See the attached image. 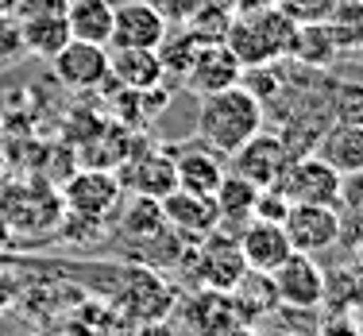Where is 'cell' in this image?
I'll return each mask as SVG.
<instances>
[{"mask_svg":"<svg viewBox=\"0 0 363 336\" xmlns=\"http://www.w3.org/2000/svg\"><path fill=\"white\" fill-rule=\"evenodd\" d=\"M255 132H263V101L244 85H228L220 93L201 97L197 108V140L217 155H232L244 147Z\"/></svg>","mask_w":363,"mask_h":336,"instance_id":"obj_1","label":"cell"},{"mask_svg":"<svg viewBox=\"0 0 363 336\" xmlns=\"http://www.w3.org/2000/svg\"><path fill=\"white\" fill-rule=\"evenodd\" d=\"M294 35H298V23L290 20L279 8H263L252 16H232L228 28H224V43L228 50L240 58V66H271L282 55H290Z\"/></svg>","mask_w":363,"mask_h":336,"instance_id":"obj_2","label":"cell"},{"mask_svg":"<svg viewBox=\"0 0 363 336\" xmlns=\"http://www.w3.org/2000/svg\"><path fill=\"white\" fill-rule=\"evenodd\" d=\"M340 182L344 174L333 162H325L321 155H298V159L286 162V170L274 186L290 205H336L340 201Z\"/></svg>","mask_w":363,"mask_h":336,"instance_id":"obj_3","label":"cell"},{"mask_svg":"<svg viewBox=\"0 0 363 336\" xmlns=\"http://www.w3.org/2000/svg\"><path fill=\"white\" fill-rule=\"evenodd\" d=\"M159 209H162L167 232L186 247L201 244L205 236H213L220 228V209L213 201V194H194V189L174 186L167 197H159Z\"/></svg>","mask_w":363,"mask_h":336,"instance_id":"obj_4","label":"cell"},{"mask_svg":"<svg viewBox=\"0 0 363 336\" xmlns=\"http://www.w3.org/2000/svg\"><path fill=\"white\" fill-rule=\"evenodd\" d=\"M244 82V66L240 58L228 50L224 39H205L197 43L194 58H189L186 74H182V85L197 97H209V93H220L228 85H240Z\"/></svg>","mask_w":363,"mask_h":336,"instance_id":"obj_5","label":"cell"},{"mask_svg":"<svg viewBox=\"0 0 363 336\" xmlns=\"http://www.w3.org/2000/svg\"><path fill=\"white\" fill-rule=\"evenodd\" d=\"M271 290L282 306L294 309H313L325 301V271L317 267L313 255L290 252L286 259L271 271Z\"/></svg>","mask_w":363,"mask_h":336,"instance_id":"obj_6","label":"cell"},{"mask_svg":"<svg viewBox=\"0 0 363 336\" xmlns=\"http://www.w3.org/2000/svg\"><path fill=\"white\" fill-rule=\"evenodd\" d=\"M62 205L89 224H105L120 209V178L108 170H82L66 182Z\"/></svg>","mask_w":363,"mask_h":336,"instance_id":"obj_7","label":"cell"},{"mask_svg":"<svg viewBox=\"0 0 363 336\" xmlns=\"http://www.w3.org/2000/svg\"><path fill=\"white\" fill-rule=\"evenodd\" d=\"M228 159H232V174H240V178H247L252 186L267 189V186H274L282 178V170H286V162L294 159V155H290L282 135L255 132L252 140H247L244 147H236Z\"/></svg>","mask_w":363,"mask_h":336,"instance_id":"obj_8","label":"cell"},{"mask_svg":"<svg viewBox=\"0 0 363 336\" xmlns=\"http://www.w3.org/2000/svg\"><path fill=\"white\" fill-rule=\"evenodd\" d=\"M282 232L294 252H328L340 240V213H336V205H290L282 217Z\"/></svg>","mask_w":363,"mask_h":336,"instance_id":"obj_9","label":"cell"},{"mask_svg":"<svg viewBox=\"0 0 363 336\" xmlns=\"http://www.w3.org/2000/svg\"><path fill=\"white\" fill-rule=\"evenodd\" d=\"M170 23L162 20V12L151 0H124V4H112V35L108 47H143L155 50L167 39Z\"/></svg>","mask_w":363,"mask_h":336,"instance_id":"obj_10","label":"cell"},{"mask_svg":"<svg viewBox=\"0 0 363 336\" xmlns=\"http://www.w3.org/2000/svg\"><path fill=\"white\" fill-rule=\"evenodd\" d=\"M50 62H55V74L66 89L93 93V89H101V85H108V47L70 39Z\"/></svg>","mask_w":363,"mask_h":336,"instance_id":"obj_11","label":"cell"},{"mask_svg":"<svg viewBox=\"0 0 363 336\" xmlns=\"http://www.w3.org/2000/svg\"><path fill=\"white\" fill-rule=\"evenodd\" d=\"M240 259H244L247 274H271L274 267H279L286 255L294 252L286 232H282V224L274 220H247L244 232H240Z\"/></svg>","mask_w":363,"mask_h":336,"instance_id":"obj_12","label":"cell"},{"mask_svg":"<svg viewBox=\"0 0 363 336\" xmlns=\"http://www.w3.org/2000/svg\"><path fill=\"white\" fill-rule=\"evenodd\" d=\"M194 247L201 252L197 279H201L205 290H220V294H228V290H236V282L247 279V267H244V259H240V247L232 244V240H224L220 232L205 236L201 244H194Z\"/></svg>","mask_w":363,"mask_h":336,"instance_id":"obj_13","label":"cell"},{"mask_svg":"<svg viewBox=\"0 0 363 336\" xmlns=\"http://www.w3.org/2000/svg\"><path fill=\"white\" fill-rule=\"evenodd\" d=\"M108 82H116L120 89H155L162 85V62L155 50L143 47H108Z\"/></svg>","mask_w":363,"mask_h":336,"instance_id":"obj_14","label":"cell"},{"mask_svg":"<svg viewBox=\"0 0 363 336\" xmlns=\"http://www.w3.org/2000/svg\"><path fill=\"white\" fill-rule=\"evenodd\" d=\"M224 178L220 155L209 151L205 143L197 147H186L174 155V186L178 189H194V194H213Z\"/></svg>","mask_w":363,"mask_h":336,"instance_id":"obj_15","label":"cell"},{"mask_svg":"<svg viewBox=\"0 0 363 336\" xmlns=\"http://www.w3.org/2000/svg\"><path fill=\"white\" fill-rule=\"evenodd\" d=\"M66 23H70V39L108 47L112 0H70V8H66Z\"/></svg>","mask_w":363,"mask_h":336,"instance_id":"obj_16","label":"cell"},{"mask_svg":"<svg viewBox=\"0 0 363 336\" xmlns=\"http://www.w3.org/2000/svg\"><path fill=\"white\" fill-rule=\"evenodd\" d=\"M20 35H23V50L28 55L50 62L70 43V23H66V16H31V20H20Z\"/></svg>","mask_w":363,"mask_h":336,"instance_id":"obj_17","label":"cell"},{"mask_svg":"<svg viewBox=\"0 0 363 336\" xmlns=\"http://www.w3.org/2000/svg\"><path fill=\"white\" fill-rule=\"evenodd\" d=\"M321 155L325 162H333L340 174H359L363 170V124H336L333 132L321 140Z\"/></svg>","mask_w":363,"mask_h":336,"instance_id":"obj_18","label":"cell"},{"mask_svg":"<svg viewBox=\"0 0 363 336\" xmlns=\"http://www.w3.org/2000/svg\"><path fill=\"white\" fill-rule=\"evenodd\" d=\"M120 236L140 240V247L151 244V240H159V236H167L159 197H135V201L124 209V217H120Z\"/></svg>","mask_w":363,"mask_h":336,"instance_id":"obj_19","label":"cell"},{"mask_svg":"<svg viewBox=\"0 0 363 336\" xmlns=\"http://www.w3.org/2000/svg\"><path fill=\"white\" fill-rule=\"evenodd\" d=\"M255 197H259V186H252L240 174H224L220 186L213 189V201H217V209H220V224L224 220L247 224L252 220V209H255Z\"/></svg>","mask_w":363,"mask_h":336,"instance_id":"obj_20","label":"cell"},{"mask_svg":"<svg viewBox=\"0 0 363 336\" xmlns=\"http://www.w3.org/2000/svg\"><path fill=\"white\" fill-rule=\"evenodd\" d=\"M132 186L140 197H167L174 189V155L167 151L143 155L132 170Z\"/></svg>","mask_w":363,"mask_h":336,"instance_id":"obj_21","label":"cell"},{"mask_svg":"<svg viewBox=\"0 0 363 336\" xmlns=\"http://www.w3.org/2000/svg\"><path fill=\"white\" fill-rule=\"evenodd\" d=\"M290 55H298L306 66H328L336 58V43L328 35L325 23H298V35H294Z\"/></svg>","mask_w":363,"mask_h":336,"instance_id":"obj_22","label":"cell"},{"mask_svg":"<svg viewBox=\"0 0 363 336\" xmlns=\"http://www.w3.org/2000/svg\"><path fill=\"white\" fill-rule=\"evenodd\" d=\"M340 0H274L279 12H286L294 23H325Z\"/></svg>","mask_w":363,"mask_h":336,"instance_id":"obj_23","label":"cell"},{"mask_svg":"<svg viewBox=\"0 0 363 336\" xmlns=\"http://www.w3.org/2000/svg\"><path fill=\"white\" fill-rule=\"evenodd\" d=\"M286 209H290V201L279 194V186H267V189H259L252 217H255V220H274V224H282V217H286Z\"/></svg>","mask_w":363,"mask_h":336,"instance_id":"obj_24","label":"cell"},{"mask_svg":"<svg viewBox=\"0 0 363 336\" xmlns=\"http://www.w3.org/2000/svg\"><path fill=\"white\" fill-rule=\"evenodd\" d=\"M20 55H28L23 50V35H20V20L16 16H0V62H12Z\"/></svg>","mask_w":363,"mask_h":336,"instance_id":"obj_25","label":"cell"},{"mask_svg":"<svg viewBox=\"0 0 363 336\" xmlns=\"http://www.w3.org/2000/svg\"><path fill=\"white\" fill-rule=\"evenodd\" d=\"M70 0H20L16 4V16L20 20H31V16H66Z\"/></svg>","mask_w":363,"mask_h":336,"instance_id":"obj_26","label":"cell"},{"mask_svg":"<svg viewBox=\"0 0 363 336\" xmlns=\"http://www.w3.org/2000/svg\"><path fill=\"white\" fill-rule=\"evenodd\" d=\"M151 4L162 12V20H167V23H186L189 16L201 8V0H151Z\"/></svg>","mask_w":363,"mask_h":336,"instance_id":"obj_27","label":"cell"},{"mask_svg":"<svg viewBox=\"0 0 363 336\" xmlns=\"http://www.w3.org/2000/svg\"><path fill=\"white\" fill-rule=\"evenodd\" d=\"M135 336H178V329L170 321H162V317H147Z\"/></svg>","mask_w":363,"mask_h":336,"instance_id":"obj_28","label":"cell"},{"mask_svg":"<svg viewBox=\"0 0 363 336\" xmlns=\"http://www.w3.org/2000/svg\"><path fill=\"white\" fill-rule=\"evenodd\" d=\"M16 279L8 271H0V313H8V309H12V301H16Z\"/></svg>","mask_w":363,"mask_h":336,"instance_id":"obj_29","label":"cell"},{"mask_svg":"<svg viewBox=\"0 0 363 336\" xmlns=\"http://www.w3.org/2000/svg\"><path fill=\"white\" fill-rule=\"evenodd\" d=\"M263 8H274V0H232V16H252Z\"/></svg>","mask_w":363,"mask_h":336,"instance_id":"obj_30","label":"cell"},{"mask_svg":"<svg viewBox=\"0 0 363 336\" xmlns=\"http://www.w3.org/2000/svg\"><path fill=\"white\" fill-rule=\"evenodd\" d=\"M8 244H12V224H8L4 213H0V255L8 252Z\"/></svg>","mask_w":363,"mask_h":336,"instance_id":"obj_31","label":"cell"},{"mask_svg":"<svg viewBox=\"0 0 363 336\" xmlns=\"http://www.w3.org/2000/svg\"><path fill=\"white\" fill-rule=\"evenodd\" d=\"M16 4L20 0H0V16H16Z\"/></svg>","mask_w":363,"mask_h":336,"instance_id":"obj_32","label":"cell"}]
</instances>
